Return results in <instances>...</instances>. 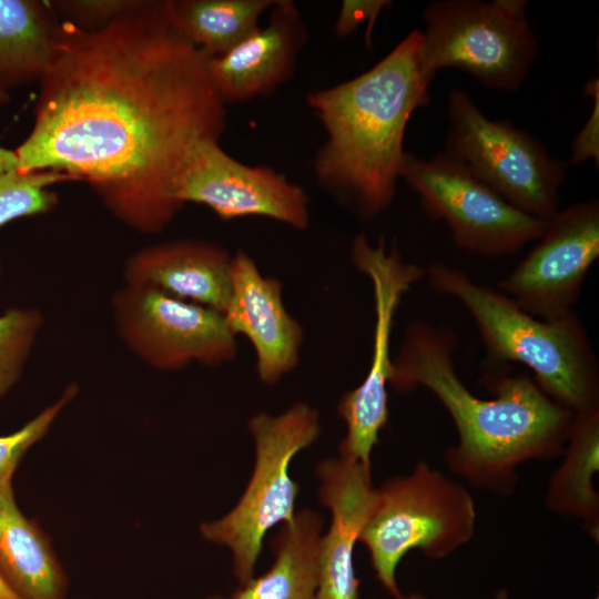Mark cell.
Segmentation results:
<instances>
[{"instance_id": "cell-1", "label": "cell", "mask_w": 599, "mask_h": 599, "mask_svg": "<svg viewBox=\"0 0 599 599\" xmlns=\"http://www.w3.org/2000/svg\"><path fill=\"white\" fill-rule=\"evenodd\" d=\"M207 61L167 0L93 31L60 20L17 170L84 180L129 226L162 231L183 207L175 191L192 152L226 128Z\"/></svg>"}, {"instance_id": "cell-2", "label": "cell", "mask_w": 599, "mask_h": 599, "mask_svg": "<svg viewBox=\"0 0 599 599\" xmlns=\"http://www.w3.org/2000/svg\"><path fill=\"white\" fill-rule=\"evenodd\" d=\"M456 343L449 327L410 323L393 358L389 386L399 393L432 392L458 434L457 444L444 451L450 471L475 488L509 496L522 464L562 455L575 413L526 373L491 379L493 398L474 395L456 372Z\"/></svg>"}, {"instance_id": "cell-3", "label": "cell", "mask_w": 599, "mask_h": 599, "mask_svg": "<svg viewBox=\"0 0 599 599\" xmlns=\"http://www.w3.org/2000/svg\"><path fill=\"white\" fill-rule=\"evenodd\" d=\"M420 54L422 31L413 30L369 70L306 97L326 133L313 161L316 180L361 220L392 203L406 126L429 103Z\"/></svg>"}, {"instance_id": "cell-4", "label": "cell", "mask_w": 599, "mask_h": 599, "mask_svg": "<svg viewBox=\"0 0 599 599\" xmlns=\"http://www.w3.org/2000/svg\"><path fill=\"white\" fill-rule=\"evenodd\" d=\"M427 276L436 292L458 300L474 318L489 356L524 364L550 398L575 414L599 409V368L573 312L541 319L463 271L434 263Z\"/></svg>"}, {"instance_id": "cell-5", "label": "cell", "mask_w": 599, "mask_h": 599, "mask_svg": "<svg viewBox=\"0 0 599 599\" xmlns=\"http://www.w3.org/2000/svg\"><path fill=\"white\" fill-rule=\"evenodd\" d=\"M359 542L386 591L402 596L396 569L410 550L429 559H444L469 542L475 534L476 509L469 491L425 461L407 475L385 480Z\"/></svg>"}, {"instance_id": "cell-6", "label": "cell", "mask_w": 599, "mask_h": 599, "mask_svg": "<svg viewBox=\"0 0 599 599\" xmlns=\"http://www.w3.org/2000/svg\"><path fill=\"white\" fill-rule=\"evenodd\" d=\"M248 429L255 461L244 493L226 515L200 526L205 540L231 550L233 572L240 583L254 576L267 531L294 519L300 487L291 477L290 465L316 441L321 422L315 408L297 403L278 415H254Z\"/></svg>"}, {"instance_id": "cell-7", "label": "cell", "mask_w": 599, "mask_h": 599, "mask_svg": "<svg viewBox=\"0 0 599 599\" xmlns=\"http://www.w3.org/2000/svg\"><path fill=\"white\" fill-rule=\"evenodd\" d=\"M526 0H434L424 10L420 63L430 82L445 68L469 73L483 85L516 92L538 44Z\"/></svg>"}, {"instance_id": "cell-8", "label": "cell", "mask_w": 599, "mask_h": 599, "mask_svg": "<svg viewBox=\"0 0 599 599\" xmlns=\"http://www.w3.org/2000/svg\"><path fill=\"white\" fill-rule=\"evenodd\" d=\"M444 153L527 214L549 220L559 210L566 163L525 130L487 118L460 89L448 94Z\"/></svg>"}, {"instance_id": "cell-9", "label": "cell", "mask_w": 599, "mask_h": 599, "mask_svg": "<svg viewBox=\"0 0 599 599\" xmlns=\"http://www.w3.org/2000/svg\"><path fill=\"white\" fill-rule=\"evenodd\" d=\"M399 179L417 192L433 219L446 222L455 244L470 253L508 255L547 231L549 220L516 209L444 152L428 160L406 152Z\"/></svg>"}, {"instance_id": "cell-10", "label": "cell", "mask_w": 599, "mask_h": 599, "mask_svg": "<svg viewBox=\"0 0 599 599\" xmlns=\"http://www.w3.org/2000/svg\"><path fill=\"white\" fill-rule=\"evenodd\" d=\"M351 256L353 264L372 283L375 324L368 372L337 405V414L346 425L339 456L372 467L373 449L389 415L387 387L393 369L390 338L395 314L404 294L425 272L419 265L405 262L395 245L388 248L383 235L373 245L365 234H358L353 241Z\"/></svg>"}, {"instance_id": "cell-11", "label": "cell", "mask_w": 599, "mask_h": 599, "mask_svg": "<svg viewBox=\"0 0 599 599\" xmlns=\"http://www.w3.org/2000/svg\"><path fill=\"white\" fill-rule=\"evenodd\" d=\"M113 309L124 343L156 369L177 370L194 362L217 366L236 355V336L213 308L126 285L113 297Z\"/></svg>"}, {"instance_id": "cell-12", "label": "cell", "mask_w": 599, "mask_h": 599, "mask_svg": "<svg viewBox=\"0 0 599 599\" xmlns=\"http://www.w3.org/2000/svg\"><path fill=\"white\" fill-rule=\"evenodd\" d=\"M497 290L541 319L568 314L599 256V203L579 201L559 209L547 231Z\"/></svg>"}, {"instance_id": "cell-13", "label": "cell", "mask_w": 599, "mask_h": 599, "mask_svg": "<svg viewBox=\"0 0 599 599\" xmlns=\"http://www.w3.org/2000/svg\"><path fill=\"white\" fill-rule=\"evenodd\" d=\"M175 196L207 206L222 220L263 216L296 230L309 225V197L300 185L265 165L235 160L220 141L201 142L189 158Z\"/></svg>"}, {"instance_id": "cell-14", "label": "cell", "mask_w": 599, "mask_h": 599, "mask_svg": "<svg viewBox=\"0 0 599 599\" xmlns=\"http://www.w3.org/2000/svg\"><path fill=\"white\" fill-rule=\"evenodd\" d=\"M230 277L225 322L234 336L248 339L260 379L273 385L298 364L304 329L285 307L282 283L264 276L246 252L232 255Z\"/></svg>"}, {"instance_id": "cell-15", "label": "cell", "mask_w": 599, "mask_h": 599, "mask_svg": "<svg viewBox=\"0 0 599 599\" xmlns=\"http://www.w3.org/2000/svg\"><path fill=\"white\" fill-rule=\"evenodd\" d=\"M316 473L332 517L319 541V599H359L354 549L377 501L370 467L338 456L318 463Z\"/></svg>"}, {"instance_id": "cell-16", "label": "cell", "mask_w": 599, "mask_h": 599, "mask_svg": "<svg viewBox=\"0 0 599 599\" xmlns=\"http://www.w3.org/2000/svg\"><path fill=\"white\" fill-rule=\"evenodd\" d=\"M308 33L291 0H277L265 27H258L226 53L210 58L212 83L227 105L265 97L285 83Z\"/></svg>"}, {"instance_id": "cell-17", "label": "cell", "mask_w": 599, "mask_h": 599, "mask_svg": "<svg viewBox=\"0 0 599 599\" xmlns=\"http://www.w3.org/2000/svg\"><path fill=\"white\" fill-rule=\"evenodd\" d=\"M231 260L216 243L177 240L133 254L125 263L124 276L126 285L154 287L223 313L231 292Z\"/></svg>"}, {"instance_id": "cell-18", "label": "cell", "mask_w": 599, "mask_h": 599, "mask_svg": "<svg viewBox=\"0 0 599 599\" xmlns=\"http://www.w3.org/2000/svg\"><path fill=\"white\" fill-rule=\"evenodd\" d=\"M12 480L0 481V571L23 599H64L67 575L47 536L20 510Z\"/></svg>"}, {"instance_id": "cell-19", "label": "cell", "mask_w": 599, "mask_h": 599, "mask_svg": "<svg viewBox=\"0 0 599 599\" xmlns=\"http://www.w3.org/2000/svg\"><path fill=\"white\" fill-rule=\"evenodd\" d=\"M322 516L308 508L282 524L271 541L272 566L240 583L231 599H319Z\"/></svg>"}, {"instance_id": "cell-20", "label": "cell", "mask_w": 599, "mask_h": 599, "mask_svg": "<svg viewBox=\"0 0 599 599\" xmlns=\"http://www.w3.org/2000/svg\"><path fill=\"white\" fill-rule=\"evenodd\" d=\"M562 456L549 478L546 506L561 516L580 520L598 542L599 494L593 479L599 470V409L575 414Z\"/></svg>"}, {"instance_id": "cell-21", "label": "cell", "mask_w": 599, "mask_h": 599, "mask_svg": "<svg viewBox=\"0 0 599 599\" xmlns=\"http://www.w3.org/2000/svg\"><path fill=\"white\" fill-rule=\"evenodd\" d=\"M59 23L50 1L0 0V102L10 90L39 81Z\"/></svg>"}, {"instance_id": "cell-22", "label": "cell", "mask_w": 599, "mask_h": 599, "mask_svg": "<svg viewBox=\"0 0 599 599\" xmlns=\"http://www.w3.org/2000/svg\"><path fill=\"white\" fill-rule=\"evenodd\" d=\"M277 0H167L179 32L209 59L220 57L260 24Z\"/></svg>"}, {"instance_id": "cell-23", "label": "cell", "mask_w": 599, "mask_h": 599, "mask_svg": "<svg viewBox=\"0 0 599 599\" xmlns=\"http://www.w3.org/2000/svg\"><path fill=\"white\" fill-rule=\"evenodd\" d=\"M74 181L70 175L52 170L20 172L13 170L0 175V229L9 222L50 211L58 202L49 186Z\"/></svg>"}, {"instance_id": "cell-24", "label": "cell", "mask_w": 599, "mask_h": 599, "mask_svg": "<svg viewBox=\"0 0 599 599\" xmlns=\"http://www.w3.org/2000/svg\"><path fill=\"white\" fill-rule=\"evenodd\" d=\"M40 326L37 309L13 308L0 316V398L19 379Z\"/></svg>"}, {"instance_id": "cell-25", "label": "cell", "mask_w": 599, "mask_h": 599, "mask_svg": "<svg viewBox=\"0 0 599 599\" xmlns=\"http://www.w3.org/2000/svg\"><path fill=\"white\" fill-rule=\"evenodd\" d=\"M75 386L68 387L54 404L45 407L19 430L0 436V481L13 479L22 457L47 434L60 412L75 396Z\"/></svg>"}, {"instance_id": "cell-26", "label": "cell", "mask_w": 599, "mask_h": 599, "mask_svg": "<svg viewBox=\"0 0 599 599\" xmlns=\"http://www.w3.org/2000/svg\"><path fill=\"white\" fill-rule=\"evenodd\" d=\"M60 20L93 31L138 9L143 0H63L50 1Z\"/></svg>"}, {"instance_id": "cell-27", "label": "cell", "mask_w": 599, "mask_h": 599, "mask_svg": "<svg viewBox=\"0 0 599 599\" xmlns=\"http://www.w3.org/2000/svg\"><path fill=\"white\" fill-rule=\"evenodd\" d=\"M390 3L387 0H344L334 24V33L342 38L348 37L366 21L365 43L372 49L376 19Z\"/></svg>"}, {"instance_id": "cell-28", "label": "cell", "mask_w": 599, "mask_h": 599, "mask_svg": "<svg viewBox=\"0 0 599 599\" xmlns=\"http://www.w3.org/2000/svg\"><path fill=\"white\" fill-rule=\"evenodd\" d=\"M585 93L593 100L592 112L571 146V163L578 165L587 160L599 163V83L591 79L585 85Z\"/></svg>"}, {"instance_id": "cell-29", "label": "cell", "mask_w": 599, "mask_h": 599, "mask_svg": "<svg viewBox=\"0 0 599 599\" xmlns=\"http://www.w3.org/2000/svg\"><path fill=\"white\" fill-rule=\"evenodd\" d=\"M18 158L14 150L0 145V175L17 170Z\"/></svg>"}, {"instance_id": "cell-30", "label": "cell", "mask_w": 599, "mask_h": 599, "mask_svg": "<svg viewBox=\"0 0 599 599\" xmlns=\"http://www.w3.org/2000/svg\"><path fill=\"white\" fill-rule=\"evenodd\" d=\"M0 599H23L7 581L0 571Z\"/></svg>"}, {"instance_id": "cell-31", "label": "cell", "mask_w": 599, "mask_h": 599, "mask_svg": "<svg viewBox=\"0 0 599 599\" xmlns=\"http://www.w3.org/2000/svg\"><path fill=\"white\" fill-rule=\"evenodd\" d=\"M396 599H429V598H426L422 595H417V593H414V595H409V596H400L399 598H396Z\"/></svg>"}, {"instance_id": "cell-32", "label": "cell", "mask_w": 599, "mask_h": 599, "mask_svg": "<svg viewBox=\"0 0 599 599\" xmlns=\"http://www.w3.org/2000/svg\"><path fill=\"white\" fill-rule=\"evenodd\" d=\"M496 599H508V595L505 590H500L496 593ZM598 599V598H596Z\"/></svg>"}, {"instance_id": "cell-33", "label": "cell", "mask_w": 599, "mask_h": 599, "mask_svg": "<svg viewBox=\"0 0 599 599\" xmlns=\"http://www.w3.org/2000/svg\"><path fill=\"white\" fill-rule=\"evenodd\" d=\"M203 599H225V598L220 596V595H212V596L205 597Z\"/></svg>"}]
</instances>
